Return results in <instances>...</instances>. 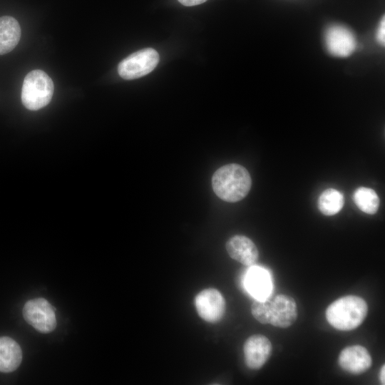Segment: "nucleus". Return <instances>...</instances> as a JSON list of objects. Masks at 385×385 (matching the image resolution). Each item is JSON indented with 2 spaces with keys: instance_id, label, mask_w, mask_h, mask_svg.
Returning <instances> with one entry per match:
<instances>
[{
  "instance_id": "f257e3e1",
  "label": "nucleus",
  "mask_w": 385,
  "mask_h": 385,
  "mask_svg": "<svg viewBox=\"0 0 385 385\" xmlns=\"http://www.w3.org/2000/svg\"><path fill=\"white\" fill-rule=\"evenodd\" d=\"M251 313L261 324L287 328L297 318V306L292 297L278 294L272 299H256L251 306Z\"/></svg>"
},
{
  "instance_id": "f03ea898",
  "label": "nucleus",
  "mask_w": 385,
  "mask_h": 385,
  "mask_svg": "<svg viewBox=\"0 0 385 385\" xmlns=\"http://www.w3.org/2000/svg\"><path fill=\"white\" fill-rule=\"evenodd\" d=\"M251 185L248 171L243 166L235 163L220 168L212 178L215 193L222 200L229 202L243 199L249 192Z\"/></svg>"
},
{
  "instance_id": "7ed1b4c3",
  "label": "nucleus",
  "mask_w": 385,
  "mask_h": 385,
  "mask_svg": "<svg viewBox=\"0 0 385 385\" xmlns=\"http://www.w3.org/2000/svg\"><path fill=\"white\" fill-rule=\"evenodd\" d=\"M368 312L366 301L356 295L342 297L330 304L325 312L329 324L340 331H351L361 324Z\"/></svg>"
},
{
  "instance_id": "20e7f679",
  "label": "nucleus",
  "mask_w": 385,
  "mask_h": 385,
  "mask_svg": "<svg viewBox=\"0 0 385 385\" xmlns=\"http://www.w3.org/2000/svg\"><path fill=\"white\" fill-rule=\"evenodd\" d=\"M52 79L41 70H33L25 76L21 89V102L30 111H37L47 106L53 96Z\"/></svg>"
},
{
  "instance_id": "39448f33",
  "label": "nucleus",
  "mask_w": 385,
  "mask_h": 385,
  "mask_svg": "<svg viewBox=\"0 0 385 385\" xmlns=\"http://www.w3.org/2000/svg\"><path fill=\"white\" fill-rule=\"evenodd\" d=\"M158 53L146 48L134 52L123 59L118 66L120 76L126 80L143 77L150 73L159 62Z\"/></svg>"
},
{
  "instance_id": "423d86ee",
  "label": "nucleus",
  "mask_w": 385,
  "mask_h": 385,
  "mask_svg": "<svg viewBox=\"0 0 385 385\" xmlns=\"http://www.w3.org/2000/svg\"><path fill=\"white\" fill-rule=\"evenodd\" d=\"M23 316L28 324L43 334L53 332L56 327L53 307L43 298L27 301L23 308Z\"/></svg>"
},
{
  "instance_id": "0eeeda50",
  "label": "nucleus",
  "mask_w": 385,
  "mask_h": 385,
  "mask_svg": "<svg viewBox=\"0 0 385 385\" xmlns=\"http://www.w3.org/2000/svg\"><path fill=\"white\" fill-rule=\"evenodd\" d=\"M194 303L198 315L207 322H219L225 314V299L215 288L202 289L195 296Z\"/></svg>"
},
{
  "instance_id": "6e6552de",
  "label": "nucleus",
  "mask_w": 385,
  "mask_h": 385,
  "mask_svg": "<svg viewBox=\"0 0 385 385\" xmlns=\"http://www.w3.org/2000/svg\"><path fill=\"white\" fill-rule=\"evenodd\" d=\"M325 44L329 53L337 57H347L356 45L354 34L345 26L333 25L325 32Z\"/></svg>"
},
{
  "instance_id": "1a4fd4ad",
  "label": "nucleus",
  "mask_w": 385,
  "mask_h": 385,
  "mask_svg": "<svg viewBox=\"0 0 385 385\" xmlns=\"http://www.w3.org/2000/svg\"><path fill=\"white\" fill-rule=\"evenodd\" d=\"M272 346L262 334H253L244 343L243 353L246 366L253 370L261 369L271 356Z\"/></svg>"
},
{
  "instance_id": "9d476101",
  "label": "nucleus",
  "mask_w": 385,
  "mask_h": 385,
  "mask_svg": "<svg viewBox=\"0 0 385 385\" xmlns=\"http://www.w3.org/2000/svg\"><path fill=\"white\" fill-rule=\"evenodd\" d=\"M339 366L351 374H361L366 371L372 364L371 356L363 346L356 344L345 347L338 357Z\"/></svg>"
},
{
  "instance_id": "9b49d317",
  "label": "nucleus",
  "mask_w": 385,
  "mask_h": 385,
  "mask_svg": "<svg viewBox=\"0 0 385 385\" xmlns=\"http://www.w3.org/2000/svg\"><path fill=\"white\" fill-rule=\"evenodd\" d=\"M226 250L231 258L245 266L254 265L259 257L255 243L244 235H235L226 243Z\"/></svg>"
},
{
  "instance_id": "f8f14e48",
  "label": "nucleus",
  "mask_w": 385,
  "mask_h": 385,
  "mask_svg": "<svg viewBox=\"0 0 385 385\" xmlns=\"http://www.w3.org/2000/svg\"><path fill=\"white\" fill-rule=\"evenodd\" d=\"M22 360V351L19 344L9 337H0V371H15Z\"/></svg>"
},
{
  "instance_id": "ddd939ff",
  "label": "nucleus",
  "mask_w": 385,
  "mask_h": 385,
  "mask_svg": "<svg viewBox=\"0 0 385 385\" xmlns=\"http://www.w3.org/2000/svg\"><path fill=\"white\" fill-rule=\"evenodd\" d=\"M21 38V27L16 19L10 16L0 17V55L11 51Z\"/></svg>"
},
{
  "instance_id": "4468645a",
  "label": "nucleus",
  "mask_w": 385,
  "mask_h": 385,
  "mask_svg": "<svg viewBox=\"0 0 385 385\" xmlns=\"http://www.w3.org/2000/svg\"><path fill=\"white\" fill-rule=\"evenodd\" d=\"M245 284L248 292L256 299L267 297L272 287L267 272L260 267H253L249 270Z\"/></svg>"
},
{
  "instance_id": "2eb2a0df",
  "label": "nucleus",
  "mask_w": 385,
  "mask_h": 385,
  "mask_svg": "<svg viewBox=\"0 0 385 385\" xmlns=\"http://www.w3.org/2000/svg\"><path fill=\"white\" fill-rule=\"evenodd\" d=\"M343 195L336 189L329 188L323 191L318 200L319 211L325 215L338 213L344 206Z\"/></svg>"
},
{
  "instance_id": "dca6fc26",
  "label": "nucleus",
  "mask_w": 385,
  "mask_h": 385,
  "mask_svg": "<svg viewBox=\"0 0 385 385\" xmlns=\"http://www.w3.org/2000/svg\"><path fill=\"white\" fill-rule=\"evenodd\" d=\"M353 200L359 210L369 215L377 212L380 202L376 192L366 187L357 188L354 192Z\"/></svg>"
},
{
  "instance_id": "f3484780",
  "label": "nucleus",
  "mask_w": 385,
  "mask_h": 385,
  "mask_svg": "<svg viewBox=\"0 0 385 385\" xmlns=\"http://www.w3.org/2000/svg\"><path fill=\"white\" fill-rule=\"evenodd\" d=\"M376 38L378 41L383 46L385 42V20L384 16L381 19L379 26L377 30Z\"/></svg>"
},
{
  "instance_id": "a211bd4d",
  "label": "nucleus",
  "mask_w": 385,
  "mask_h": 385,
  "mask_svg": "<svg viewBox=\"0 0 385 385\" xmlns=\"http://www.w3.org/2000/svg\"><path fill=\"white\" fill-rule=\"evenodd\" d=\"M180 4L186 6H192L201 4L207 0H178Z\"/></svg>"
},
{
  "instance_id": "6ab92c4d",
  "label": "nucleus",
  "mask_w": 385,
  "mask_h": 385,
  "mask_svg": "<svg viewBox=\"0 0 385 385\" xmlns=\"http://www.w3.org/2000/svg\"><path fill=\"white\" fill-rule=\"evenodd\" d=\"M384 374H385V366L384 364L381 366V370H380V374H379V378H380V381H381V384H385V376H384Z\"/></svg>"
}]
</instances>
